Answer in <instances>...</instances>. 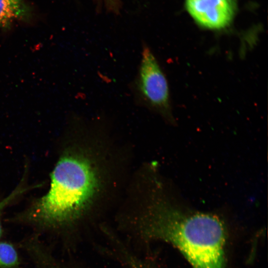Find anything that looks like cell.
Here are the masks:
<instances>
[{"instance_id":"cell-4","label":"cell","mask_w":268,"mask_h":268,"mask_svg":"<svg viewBox=\"0 0 268 268\" xmlns=\"http://www.w3.org/2000/svg\"><path fill=\"white\" fill-rule=\"evenodd\" d=\"M186 7L200 25L210 29L227 26L235 14L234 0H186Z\"/></svg>"},{"instance_id":"cell-2","label":"cell","mask_w":268,"mask_h":268,"mask_svg":"<svg viewBox=\"0 0 268 268\" xmlns=\"http://www.w3.org/2000/svg\"><path fill=\"white\" fill-rule=\"evenodd\" d=\"M99 188L98 174L82 154L66 153L51 174L49 191L16 220L70 241Z\"/></svg>"},{"instance_id":"cell-1","label":"cell","mask_w":268,"mask_h":268,"mask_svg":"<svg viewBox=\"0 0 268 268\" xmlns=\"http://www.w3.org/2000/svg\"><path fill=\"white\" fill-rule=\"evenodd\" d=\"M134 224L131 237L142 244H171L193 268H226V227L215 215L185 211L160 201Z\"/></svg>"},{"instance_id":"cell-6","label":"cell","mask_w":268,"mask_h":268,"mask_svg":"<svg viewBox=\"0 0 268 268\" xmlns=\"http://www.w3.org/2000/svg\"><path fill=\"white\" fill-rule=\"evenodd\" d=\"M28 11L24 0H0V28L9 27L14 20L26 18Z\"/></svg>"},{"instance_id":"cell-9","label":"cell","mask_w":268,"mask_h":268,"mask_svg":"<svg viewBox=\"0 0 268 268\" xmlns=\"http://www.w3.org/2000/svg\"><path fill=\"white\" fill-rule=\"evenodd\" d=\"M108 0L111 1V2H112L113 1V0Z\"/></svg>"},{"instance_id":"cell-8","label":"cell","mask_w":268,"mask_h":268,"mask_svg":"<svg viewBox=\"0 0 268 268\" xmlns=\"http://www.w3.org/2000/svg\"><path fill=\"white\" fill-rule=\"evenodd\" d=\"M27 188H25L22 186H18L12 192H11L6 197L0 200V239L2 234V228L1 222V215L2 210L8 205L13 200L15 199L17 196H20Z\"/></svg>"},{"instance_id":"cell-5","label":"cell","mask_w":268,"mask_h":268,"mask_svg":"<svg viewBox=\"0 0 268 268\" xmlns=\"http://www.w3.org/2000/svg\"><path fill=\"white\" fill-rule=\"evenodd\" d=\"M104 232L107 245L105 247H99V249L120 263L124 268H154L148 259L134 252L119 236L108 230Z\"/></svg>"},{"instance_id":"cell-7","label":"cell","mask_w":268,"mask_h":268,"mask_svg":"<svg viewBox=\"0 0 268 268\" xmlns=\"http://www.w3.org/2000/svg\"><path fill=\"white\" fill-rule=\"evenodd\" d=\"M20 261L14 246L7 242H0V268H18Z\"/></svg>"},{"instance_id":"cell-3","label":"cell","mask_w":268,"mask_h":268,"mask_svg":"<svg viewBox=\"0 0 268 268\" xmlns=\"http://www.w3.org/2000/svg\"><path fill=\"white\" fill-rule=\"evenodd\" d=\"M132 88L137 104L170 119L168 85L154 55L142 46L141 60Z\"/></svg>"}]
</instances>
